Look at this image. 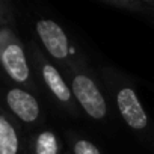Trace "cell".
<instances>
[{
  "instance_id": "cell-1",
  "label": "cell",
  "mask_w": 154,
  "mask_h": 154,
  "mask_svg": "<svg viewBox=\"0 0 154 154\" xmlns=\"http://www.w3.org/2000/svg\"><path fill=\"white\" fill-rule=\"evenodd\" d=\"M68 77V85L77 106L92 119H104L107 116V103L97 82L85 69H82V65L79 62L69 63Z\"/></svg>"
},
{
  "instance_id": "cell-2",
  "label": "cell",
  "mask_w": 154,
  "mask_h": 154,
  "mask_svg": "<svg viewBox=\"0 0 154 154\" xmlns=\"http://www.w3.org/2000/svg\"><path fill=\"white\" fill-rule=\"evenodd\" d=\"M36 62H38V68H39V74L42 77V82L47 86V89L50 91V94L53 95V98L56 100V103L60 104L66 112L75 113L77 103L71 94L69 85L65 82L60 71L51 62H48L39 51H36Z\"/></svg>"
},
{
  "instance_id": "cell-3",
  "label": "cell",
  "mask_w": 154,
  "mask_h": 154,
  "mask_svg": "<svg viewBox=\"0 0 154 154\" xmlns=\"http://www.w3.org/2000/svg\"><path fill=\"white\" fill-rule=\"evenodd\" d=\"M36 33L41 39L45 51L54 59L65 62L71 56V45L65 30L53 20L36 21Z\"/></svg>"
},
{
  "instance_id": "cell-4",
  "label": "cell",
  "mask_w": 154,
  "mask_h": 154,
  "mask_svg": "<svg viewBox=\"0 0 154 154\" xmlns=\"http://www.w3.org/2000/svg\"><path fill=\"white\" fill-rule=\"evenodd\" d=\"M115 103L121 118L130 128L142 131L148 127V115L131 86H121L115 92Z\"/></svg>"
},
{
  "instance_id": "cell-5",
  "label": "cell",
  "mask_w": 154,
  "mask_h": 154,
  "mask_svg": "<svg viewBox=\"0 0 154 154\" xmlns=\"http://www.w3.org/2000/svg\"><path fill=\"white\" fill-rule=\"evenodd\" d=\"M0 62L5 71L17 83H27L30 80V68L23 47L18 42H8L0 51Z\"/></svg>"
},
{
  "instance_id": "cell-6",
  "label": "cell",
  "mask_w": 154,
  "mask_h": 154,
  "mask_svg": "<svg viewBox=\"0 0 154 154\" xmlns=\"http://www.w3.org/2000/svg\"><path fill=\"white\" fill-rule=\"evenodd\" d=\"M6 103L9 109L24 122L35 124L41 119V107L38 100L24 89L14 88L6 95Z\"/></svg>"
},
{
  "instance_id": "cell-7",
  "label": "cell",
  "mask_w": 154,
  "mask_h": 154,
  "mask_svg": "<svg viewBox=\"0 0 154 154\" xmlns=\"http://www.w3.org/2000/svg\"><path fill=\"white\" fill-rule=\"evenodd\" d=\"M32 154H62V142L59 136L53 130H41L32 140Z\"/></svg>"
},
{
  "instance_id": "cell-8",
  "label": "cell",
  "mask_w": 154,
  "mask_h": 154,
  "mask_svg": "<svg viewBox=\"0 0 154 154\" xmlns=\"http://www.w3.org/2000/svg\"><path fill=\"white\" fill-rule=\"evenodd\" d=\"M21 143L14 125L0 115V154H20Z\"/></svg>"
},
{
  "instance_id": "cell-9",
  "label": "cell",
  "mask_w": 154,
  "mask_h": 154,
  "mask_svg": "<svg viewBox=\"0 0 154 154\" xmlns=\"http://www.w3.org/2000/svg\"><path fill=\"white\" fill-rule=\"evenodd\" d=\"M68 137L71 139V154H101L98 146L85 137L74 134L72 136L68 134Z\"/></svg>"
},
{
  "instance_id": "cell-10",
  "label": "cell",
  "mask_w": 154,
  "mask_h": 154,
  "mask_svg": "<svg viewBox=\"0 0 154 154\" xmlns=\"http://www.w3.org/2000/svg\"><path fill=\"white\" fill-rule=\"evenodd\" d=\"M103 3L112 8H119L130 12H142L146 8L152 6V2H140V0H104Z\"/></svg>"
},
{
  "instance_id": "cell-11",
  "label": "cell",
  "mask_w": 154,
  "mask_h": 154,
  "mask_svg": "<svg viewBox=\"0 0 154 154\" xmlns=\"http://www.w3.org/2000/svg\"><path fill=\"white\" fill-rule=\"evenodd\" d=\"M65 154H71V152H65Z\"/></svg>"
}]
</instances>
